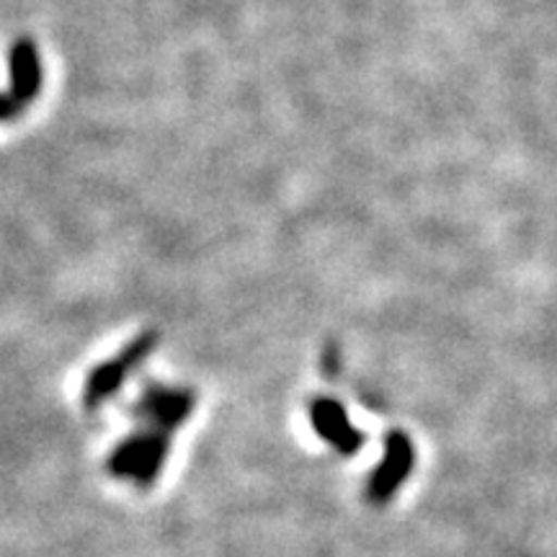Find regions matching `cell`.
Segmentation results:
<instances>
[{
    "instance_id": "1",
    "label": "cell",
    "mask_w": 557,
    "mask_h": 557,
    "mask_svg": "<svg viewBox=\"0 0 557 557\" xmlns=\"http://www.w3.org/2000/svg\"><path fill=\"white\" fill-rule=\"evenodd\" d=\"M320 429L323 431H331L329 436H333V438H341V442H351V436L346 434L348 431V423H346V418L341 416V410L336 408V406H323V410H320ZM351 444H357V442H351Z\"/></svg>"
}]
</instances>
